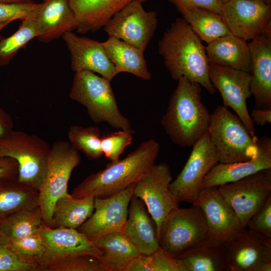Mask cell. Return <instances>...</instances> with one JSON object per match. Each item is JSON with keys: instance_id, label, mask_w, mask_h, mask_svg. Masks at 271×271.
Here are the masks:
<instances>
[{"instance_id": "cell-20", "label": "cell", "mask_w": 271, "mask_h": 271, "mask_svg": "<svg viewBox=\"0 0 271 271\" xmlns=\"http://www.w3.org/2000/svg\"><path fill=\"white\" fill-rule=\"evenodd\" d=\"M255 108H271V26L248 42Z\"/></svg>"}, {"instance_id": "cell-4", "label": "cell", "mask_w": 271, "mask_h": 271, "mask_svg": "<svg viewBox=\"0 0 271 271\" xmlns=\"http://www.w3.org/2000/svg\"><path fill=\"white\" fill-rule=\"evenodd\" d=\"M110 82L91 71L76 72L69 97L86 108L94 122H104L118 129L132 130L129 120L119 109Z\"/></svg>"}, {"instance_id": "cell-7", "label": "cell", "mask_w": 271, "mask_h": 271, "mask_svg": "<svg viewBox=\"0 0 271 271\" xmlns=\"http://www.w3.org/2000/svg\"><path fill=\"white\" fill-rule=\"evenodd\" d=\"M51 148L47 142L36 135L13 130L0 141V158L15 160L18 165V180L38 191Z\"/></svg>"}, {"instance_id": "cell-28", "label": "cell", "mask_w": 271, "mask_h": 271, "mask_svg": "<svg viewBox=\"0 0 271 271\" xmlns=\"http://www.w3.org/2000/svg\"><path fill=\"white\" fill-rule=\"evenodd\" d=\"M93 242L101 251L100 257L110 271H125L132 260L142 255L122 231L105 234Z\"/></svg>"}, {"instance_id": "cell-43", "label": "cell", "mask_w": 271, "mask_h": 271, "mask_svg": "<svg viewBox=\"0 0 271 271\" xmlns=\"http://www.w3.org/2000/svg\"><path fill=\"white\" fill-rule=\"evenodd\" d=\"M18 165L10 157L0 158V179L18 178Z\"/></svg>"}, {"instance_id": "cell-34", "label": "cell", "mask_w": 271, "mask_h": 271, "mask_svg": "<svg viewBox=\"0 0 271 271\" xmlns=\"http://www.w3.org/2000/svg\"><path fill=\"white\" fill-rule=\"evenodd\" d=\"M101 134L96 126H70L68 132L69 142L79 152L90 160L97 159L102 156L101 150Z\"/></svg>"}, {"instance_id": "cell-19", "label": "cell", "mask_w": 271, "mask_h": 271, "mask_svg": "<svg viewBox=\"0 0 271 271\" xmlns=\"http://www.w3.org/2000/svg\"><path fill=\"white\" fill-rule=\"evenodd\" d=\"M70 55L71 68L75 73L91 71L111 81L117 73L102 42L80 37L72 31L62 36Z\"/></svg>"}, {"instance_id": "cell-29", "label": "cell", "mask_w": 271, "mask_h": 271, "mask_svg": "<svg viewBox=\"0 0 271 271\" xmlns=\"http://www.w3.org/2000/svg\"><path fill=\"white\" fill-rule=\"evenodd\" d=\"M94 198L93 196L76 198L70 194L59 198L54 207L50 227L77 229L93 213Z\"/></svg>"}, {"instance_id": "cell-10", "label": "cell", "mask_w": 271, "mask_h": 271, "mask_svg": "<svg viewBox=\"0 0 271 271\" xmlns=\"http://www.w3.org/2000/svg\"><path fill=\"white\" fill-rule=\"evenodd\" d=\"M172 175L164 163L154 164L134 184L133 195L141 199L153 219L160 239L162 222L179 203L169 191Z\"/></svg>"}, {"instance_id": "cell-27", "label": "cell", "mask_w": 271, "mask_h": 271, "mask_svg": "<svg viewBox=\"0 0 271 271\" xmlns=\"http://www.w3.org/2000/svg\"><path fill=\"white\" fill-rule=\"evenodd\" d=\"M102 43L117 74L127 72L145 80L151 79L144 51L113 37Z\"/></svg>"}, {"instance_id": "cell-11", "label": "cell", "mask_w": 271, "mask_h": 271, "mask_svg": "<svg viewBox=\"0 0 271 271\" xmlns=\"http://www.w3.org/2000/svg\"><path fill=\"white\" fill-rule=\"evenodd\" d=\"M218 189L246 228L249 219L271 195V169L219 186Z\"/></svg>"}, {"instance_id": "cell-33", "label": "cell", "mask_w": 271, "mask_h": 271, "mask_svg": "<svg viewBox=\"0 0 271 271\" xmlns=\"http://www.w3.org/2000/svg\"><path fill=\"white\" fill-rule=\"evenodd\" d=\"M38 35L35 18L22 20L18 30L8 37L0 36V66L8 65L19 50Z\"/></svg>"}, {"instance_id": "cell-14", "label": "cell", "mask_w": 271, "mask_h": 271, "mask_svg": "<svg viewBox=\"0 0 271 271\" xmlns=\"http://www.w3.org/2000/svg\"><path fill=\"white\" fill-rule=\"evenodd\" d=\"M224 244L229 271L271 270V239L245 229Z\"/></svg>"}, {"instance_id": "cell-40", "label": "cell", "mask_w": 271, "mask_h": 271, "mask_svg": "<svg viewBox=\"0 0 271 271\" xmlns=\"http://www.w3.org/2000/svg\"><path fill=\"white\" fill-rule=\"evenodd\" d=\"M10 240L13 246L18 252L37 260L40 264V260L45 250L44 241L40 232Z\"/></svg>"}, {"instance_id": "cell-44", "label": "cell", "mask_w": 271, "mask_h": 271, "mask_svg": "<svg viewBox=\"0 0 271 271\" xmlns=\"http://www.w3.org/2000/svg\"><path fill=\"white\" fill-rule=\"evenodd\" d=\"M14 128L11 115L0 106V141L5 138Z\"/></svg>"}, {"instance_id": "cell-30", "label": "cell", "mask_w": 271, "mask_h": 271, "mask_svg": "<svg viewBox=\"0 0 271 271\" xmlns=\"http://www.w3.org/2000/svg\"><path fill=\"white\" fill-rule=\"evenodd\" d=\"M38 191L17 178L0 179V221L20 210L39 206Z\"/></svg>"}, {"instance_id": "cell-45", "label": "cell", "mask_w": 271, "mask_h": 271, "mask_svg": "<svg viewBox=\"0 0 271 271\" xmlns=\"http://www.w3.org/2000/svg\"><path fill=\"white\" fill-rule=\"evenodd\" d=\"M253 123L263 126L267 123H271V108H254L249 114Z\"/></svg>"}, {"instance_id": "cell-37", "label": "cell", "mask_w": 271, "mask_h": 271, "mask_svg": "<svg viewBox=\"0 0 271 271\" xmlns=\"http://www.w3.org/2000/svg\"><path fill=\"white\" fill-rule=\"evenodd\" d=\"M134 133L133 130L119 129L102 135L101 150L102 155L110 162L118 161L125 149L132 144Z\"/></svg>"}, {"instance_id": "cell-24", "label": "cell", "mask_w": 271, "mask_h": 271, "mask_svg": "<svg viewBox=\"0 0 271 271\" xmlns=\"http://www.w3.org/2000/svg\"><path fill=\"white\" fill-rule=\"evenodd\" d=\"M148 0H69L80 34L94 32L105 25L111 18L129 3Z\"/></svg>"}, {"instance_id": "cell-21", "label": "cell", "mask_w": 271, "mask_h": 271, "mask_svg": "<svg viewBox=\"0 0 271 271\" xmlns=\"http://www.w3.org/2000/svg\"><path fill=\"white\" fill-rule=\"evenodd\" d=\"M258 151L251 159L230 163H217L204 177L201 189L236 181L259 171L271 169V139L257 137Z\"/></svg>"}, {"instance_id": "cell-35", "label": "cell", "mask_w": 271, "mask_h": 271, "mask_svg": "<svg viewBox=\"0 0 271 271\" xmlns=\"http://www.w3.org/2000/svg\"><path fill=\"white\" fill-rule=\"evenodd\" d=\"M125 271H187L178 258L162 248L149 255H141L132 260Z\"/></svg>"}, {"instance_id": "cell-41", "label": "cell", "mask_w": 271, "mask_h": 271, "mask_svg": "<svg viewBox=\"0 0 271 271\" xmlns=\"http://www.w3.org/2000/svg\"><path fill=\"white\" fill-rule=\"evenodd\" d=\"M247 227L254 233L271 239V195L249 219Z\"/></svg>"}, {"instance_id": "cell-32", "label": "cell", "mask_w": 271, "mask_h": 271, "mask_svg": "<svg viewBox=\"0 0 271 271\" xmlns=\"http://www.w3.org/2000/svg\"><path fill=\"white\" fill-rule=\"evenodd\" d=\"M45 224L38 206L20 210L0 221V231L10 239L39 233Z\"/></svg>"}, {"instance_id": "cell-23", "label": "cell", "mask_w": 271, "mask_h": 271, "mask_svg": "<svg viewBox=\"0 0 271 271\" xmlns=\"http://www.w3.org/2000/svg\"><path fill=\"white\" fill-rule=\"evenodd\" d=\"M36 20L37 38L43 43L51 42L77 27L69 0H43Z\"/></svg>"}, {"instance_id": "cell-15", "label": "cell", "mask_w": 271, "mask_h": 271, "mask_svg": "<svg viewBox=\"0 0 271 271\" xmlns=\"http://www.w3.org/2000/svg\"><path fill=\"white\" fill-rule=\"evenodd\" d=\"M134 185L108 197H95L93 213L77 229L92 242L105 234L122 231Z\"/></svg>"}, {"instance_id": "cell-17", "label": "cell", "mask_w": 271, "mask_h": 271, "mask_svg": "<svg viewBox=\"0 0 271 271\" xmlns=\"http://www.w3.org/2000/svg\"><path fill=\"white\" fill-rule=\"evenodd\" d=\"M221 15L230 33L246 41L271 26V5L261 0H229Z\"/></svg>"}, {"instance_id": "cell-31", "label": "cell", "mask_w": 271, "mask_h": 271, "mask_svg": "<svg viewBox=\"0 0 271 271\" xmlns=\"http://www.w3.org/2000/svg\"><path fill=\"white\" fill-rule=\"evenodd\" d=\"M182 16L199 38L207 44L231 33L221 14L210 10L193 8Z\"/></svg>"}, {"instance_id": "cell-3", "label": "cell", "mask_w": 271, "mask_h": 271, "mask_svg": "<svg viewBox=\"0 0 271 271\" xmlns=\"http://www.w3.org/2000/svg\"><path fill=\"white\" fill-rule=\"evenodd\" d=\"M159 143L151 139L142 143L126 157L110 162L103 169L93 173L78 184L71 195L76 198H105L135 184L155 163Z\"/></svg>"}, {"instance_id": "cell-6", "label": "cell", "mask_w": 271, "mask_h": 271, "mask_svg": "<svg viewBox=\"0 0 271 271\" xmlns=\"http://www.w3.org/2000/svg\"><path fill=\"white\" fill-rule=\"evenodd\" d=\"M80 162L79 152L69 142L57 141L51 146L44 177L38 190L39 206L46 225H51L56 201L69 194L68 182Z\"/></svg>"}, {"instance_id": "cell-2", "label": "cell", "mask_w": 271, "mask_h": 271, "mask_svg": "<svg viewBox=\"0 0 271 271\" xmlns=\"http://www.w3.org/2000/svg\"><path fill=\"white\" fill-rule=\"evenodd\" d=\"M201 87L181 77L161 120L171 141L182 148L192 147L208 131L211 113L201 100Z\"/></svg>"}, {"instance_id": "cell-38", "label": "cell", "mask_w": 271, "mask_h": 271, "mask_svg": "<svg viewBox=\"0 0 271 271\" xmlns=\"http://www.w3.org/2000/svg\"><path fill=\"white\" fill-rule=\"evenodd\" d=\"M45 271H110L101 257L83 255L48 266Z\"/></svg>"}, {"instance_id": "cell-42", "label": "cell", "mask_w": 271, "mask_h": 271, "mask_svg": "<svg viewBox=\"0 0 271 271\" xmlns=\"http://www.w3.org/2000/svg\"><path fill=\"white\" fill-rule=\"evenodd\" d=\"M182 15L196 8H205L221 14L223 4L219 0H168Z\"/></svg>"}, {"instance_id": "cell-16", "label": "cell", "mask_w": 271, "mask_h": 271, "mask_svg": "<svg viewBox=\"0 0 271 271\" xmlns=\"http://www.w3.org/2000/svg\"><path fill=\"white\" fill-rule=\"evenodd\" d=\"M39 232L45 248L39 262L42 271L52 264L75 256H102L101 251L77 229L51 228L44 224Z\"/></svg>"}, {"instance_id": "cell-49", "label": "cell", "mask_w": 271, "mask_h": 271, "mask_svg": "<svg viewBox=\"0 0 271 271\" xmlns=\"http://www.w3.org/2000/svg\"><path fill=\"white\" fill-rule=\"evenodd\" d=\"M222 4H224L229 0H219Z\"/></svg>"}, {"instance_id": "cell-36", "label": "cell", "mask_w": 271, "mask_h": 271, "mask_svg": "<svg viewBox=\"0 0 271 271\" xmlns=\"http://www.w3.org/2000/svg\"><path fill=\"white\" fill-rule=\"evenodd\" d=\"M0 271H42L39 262L18 252L0 231Z\"/></svg>"}, {"instance_id": "cell-18", "label": "cell", "mask_w": 271, "mask_h": 271, "mask_svg": "<svg viewBox=\"0 0 271 271\" xmlns=\"http://www.w3.org/2000/svg\"><path fill=\"white\" fill-rule=\"evenodd\" d=\"M193 205L201 208L208 229L209 238L225 242L244 230L235 212L220 193L218 187L201 190Z\"/></svg>"}, {"instance_id": "cell-12", "label": "cell", "mask_w": 271, "mask_h": 271, "mask_svg": "<svg viewBox=\"0 0 271 271\" xmlns=\"http://www.w3.org/2000/svg\"><path fill=\"white\" fill-rule=\"evenodd\" d=\"M157 14L147 11L143 3L131 2L115 13L104 26L108 37L123 41L145 51L158 26Z\"/></svg>"}, {"instance_id": "cell-39", "label": "cell", "mask_w": 271, "mask_h": 271, "mask_svg": "<svg viewBox=\"0 0 271 271\" xmlns=\"http://www.w3.org/2000/svg\"><path fill=\"white\" fill-rule=\"evenodd\" d=\"M42 7V3L0 2V24H10L16 20L36 18Z\"/></svg>"}, {"instance_id": "cell-9", "label": "cell", "mask_w": 271, "mask_h": 271, "mask_svg": "<svg viewBox=\"0 0 271 271\" xmlns=\"http://www.w3.org/2000/svg\"><path fill=\"white\" fill-rule=\"evenodd\" d=\"M192 147L184 168L169 186L170 192L178 203L192 204L201 190L204 177L219 162L217 150L208 131Z\"/></svg>"}, {"instance_id": "cell-22", "label": "cell", "mask_w": 271, "mask_h": 271, "mask_svg": "<svg viewBox=\"0 0 271 271\" xmlns=\"http://www.w3.org/2000/svg\"><path fill=\"white\" fill-rule=\"evenodd\" d=\"M122 232L142 255L160 248L155 224L143 202L133 195Z\"/></svg>"}, {"instance_id": "cell-47", "label": "cell", "mask_w": 271, "mask_h": 271, "mask_svg": "<svg viewBox=\"0 0 271 271\" xmlns=\"http://www.w3.org/2000/svg\"><path fill=\"white\" fill-rule=\"evenodd\" d=\"M8 24V23L0 24V31L7 26Z\"/></svg>"}, {"instance_id": "cell-25", "label": "cell", "mask_w": 271, "mask_h": 271, "mask_svg": "<svg viewBox=\"0 0 271 271\" xmlns=\"http://www.w3.org/2000/svg\"><path fill=\"white\" fill-rule=\"evenodd\" d=\"M209 63L251 73V60L247 41L230 33L207 44Z\"/></svg>"}, {"instance_id": "cell-46", "label": "cell", "mask_w": 271, "mask_h": 271, "mask_svg": "<svg viewBox=\"0 0 271 271\" xmlns=\"http://www.w3.org/2000/svg\"><path fill=\"white\" fill-rule=\"evenodd\" d=\"M34 0H0V2L13 3V2H32Z\"/></svg>"}, {"instance_id": "cell-48", "label": "cell", "mask_w": 271, "mask_h": 271, "mask_svg": "<svg viewBox=\"0 0 271 271\" xmlns=\"http://www.w3.org/2000/svg\"><path fill=\"white\" fill-rule=\"evenodd\" d=\"M261 1H263V2H264L265 3L267 4L271 5V0H261Z\"/></svg>"}, {"instance_id": "cell-8", "label": "cell", "mask_w": 271, "mask_h": 271, "mask_svg": "<svg viewBox=\"0 0 271 271\" xmlns=\"http://www.w3.org/2000/svg\"><path fill=\"white\" fill-rule=\"evenodd\" d=\"M209 238L208 229L201 208H176L164 219L160 235V247L177 257Z\"/></svg>"}, {"instance_id": "cell-13", "label": "cell", "mask_w": 271, "mask_h": 271, "mask_svg": "<svg viewBox=\"0 0 271 271\" xmlns=\"http://www.w3.org/2000/svg\"><path fill=\"white\" fill-rule=\"evenodd\" d=\"M209 79L220 93L223 105L231 108L240 118L254 138V124L246 105V100L252 95L250 88L251 74L229 67L209 63Z\"/></svg>"}, {"instance_id": "cell-5", "label": "cell", "mask_w": 271, "mask_h": 271, "mask_svg": "<svg viewBox=\"0 0 271 271\" xmlns=\"http://www.w3.org/2000/svg\"><path fill=\"white\" fill-rule=\"evenodd\" d=\"M208 132L219 163L247 161L257 153V137L253 138L240 118L226 106L219 105L211 113Z\"/></svg>"}, {"instance_id": "cell-1", "label": "cell", "mask_w": 271, "mask_h": 271, "mask_svg": "<svg viewBox=\"0 0 271 271\" xmlns=\"http://www.w3.org/2000/svg\"><path fill=\"white\" fill-rule=\"evenodd\" d=\"M158 51L173 80L184 77L199 83L211 94L215 93L205 47L183 18H177L164 32L158 42Z\"/></svg>"}, {"instance_id": "cell-26", "label": "cell", "mask_w": 271, "mask_h": 271, "mask_svg": "<svg viewBox=\"0 0 271 271\" xmlns=\"http://www.w3.org/2000/svg\"><path fill=\"white\" fill-rule=\"evenodd\" d=\"M187 271H229L223 242L208 238L177 257Z\"/></svg>"}]
</instances>
